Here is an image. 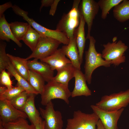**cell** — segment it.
Returning <instances> with one entry per match:
<instances>
[{"instance_id": "1f68e13d", "label": "cell", "mask_w": 129, "mask_h": 129, "mask_svg": "<svg viewBox=\"0 0 129 129\" xmlns=\"http://www.w3.org/2000/svg\"><path fill=\"white\" fill-rule=\"evenodd\" d=\"M0 74V85L5 86L8 89L12 88L14 86L12 85V81L10 78V74L9 72H6L5 70H3Z\"/></svg>"}, {"instance_id": "f546056e", "label": "cell", "mask_w": 129, "mask_h": 129, "mask_svg": "<svg viewBox=\"0 0 129 129\" xmlns=\"http://www.w3.org/2000/svg\"><path fill=\"white\" fill-rule=\"evenodd\" d=\"M6 43L3 41H0V72L7 69L10 62L9 58L6 53Z\"/></svg>"}, {"instance_id": "9a60e30c", "label": "cell", "mask_w": 129, "mask_h": 129, "mask_svg": "<svg viewBox=\"0 0 129 129\" xmlns=\"http://www.w3.org/2000/svg\"><path fill=\"white\" fill-rule=\"evenodd\" d=\"M40 60L48 64L53 70H57L68 64L71 63L70 60L66 58L61 48L58 49L51 55Z\"/></svg>"}, {"instance_id": "ac0fdd59", "label": "cell", "mask_w": 129, "mask_h": 129, "mask_svg": "<svg viewBox=\"0 0 129 129\" xmlns=\"http://www.w3.org/2000/svg\"><path fill=\"white\" fill-rule=\"evenodd\" d=\"M80 24L74 31V36L75 40L78 50L80 62L81 65L83 62V55L86 39L85 37L84 28L86 22L82 16L80 15Z\"/></svg>"}, {"instance_id": "4dcf8cb0", "label": "cell", "mask_w": 129, "mask_h": 129, "mask_svg": "<svg viewBox=\"0 0 129 129\" xmlns=\"http://www.w3.org/2000/svg\"><path fill=\"white\" fill-rule=\"evenodd\" d=\"M28 94L24 91L9 101L15 108L22 111L27 100Z\"/></svg>"}, {"instance_id": "4316f807", "label": "cell", "mask_w": 129, "mask_h": 129, "mask_svg": "<svg viewBox=\"0 0 129 129\" xmlns=\"http://www.w3.org/2000/svg\"><path fill=\"white\" fill-rule=\"evenodd\" d=\"M2 124L6 129H35V125L29 124L26 119L23 118Z\"/></svg>"}, {"instance_id": "9c48e42d", "label": "cell", "mask_w": 129, "mask_h": 129, "mask_svg": "<svg viewBox=\"0 0 129 129\" xmlns=\"http://www.w3.org/2000/svg\"><path fill=\"white\" fill-rule=\"evenodd\" d=\"M45 109L39 107L40 114L44 119L45 129H63V122L61 112L55 110L52 101Z\"/></svg>"}, {"instance_id": "603a6c76", "label": "cell", "mask_w": 129, "mask_h": 129, "mask_svg": "<svg viewBox=\"0 0 129 129\" xmlns=\"http://www.w3.org/2000/svg\"><path fill=\"white\" fill-rule=\"evenodd\" d=\"M6 69L10 75L14 77L17 81V86L22 87L28 94H33L36 95L38 94L31 86L28 81L17 72L11 62Z\"/></svg>"}, {"instance_id": "4fadbf2b", "label": "cell", "mask_w": 129, "mask_h": 129, "mask_svg": "<svg viewBox=\"0 0 129 129\" xmlns=\"http://www.w3.org/2000/svg\"><path fill=\"white\" fill-rule=\"evenodd\" d=\"M27 65L29 70L40 75L47 83L52 80L54 77V70L47 63L34 59L28 61Z\"/></svg>"}, {"instance_id": "e0dca14e", "label": "cell", "mask_w": 129, "mask_h": 129, "mask_svg": "<svg viewBox=\"0 0 129 129\" xmlns=\"http://www.w3.org/2000/svg\"><path fill=\"white\" fill-rule=\"evenodd\" d=\"M36 95L29 94L25 104L22 111L27 115L32 124L35 125L42 118L40 113L36 108L35 105V97Z\"/></svg>"}, {"instance_id": "30bf717a", "label": "cell", "mask_w": 129, "mask_h": 129, "mask_svg": "<svg viewBox=\"0 0 129 129\" xmlns=\"http://www.w3.org/2000/svg\"><path fill=\"white\" fill-rule=\"evenodd\" d=\"M99 7L98 4L94 0H81L79 10L80 15L82 16L88 27L86 39H89L90 35L93 22L98 12Z\"/></svg>"}, {"instance_id": "5bb4252c", "label": "cell", "mask_w": 129, "mask_h": 129, "mask_svg": "<svg viewBox=\"0 0 129 129\" xmlns=\"http://www.w3.org/2000/svg\"><path fill=\"white\" fill-rule=\"evenodd\" d=\"M74 77L75 78V86L71 92V97L84 96L88 97L91 95V91L88 87L84 74L81 70L76 69Z\"/></svg>"}, {"instance_id": "d590c367", "label": "cell", "mask_w": 129, "mask_h": 129, "mask_svg": "<svg viewBox=\"0 0 129 129\" xmlns=\"http://www.w3.org/2000/svg\"><path fill=\"white\" fill-rule=\"evenodd\" d=\"M35 129H45V122L41 118L40 121L35 125Z\"/></svg>"}, {"instance_id": "836d02e7", "label": "cell", "mask_w": 129, "mask_h": 129, "mask_svg": "<svg viewBox=\"0 0 129 129\" xmlns=\"http://www.w3.org/2000/svg\"><path fill=\"white\" fill-rule=\"evenodd\" d=\"M60 0H54V1L50 6L49 10V15L53 16L54 15L56 11L57 6Z\"/></svg>"}, {"instance_id": "e575fe53", "label": "cell", "mask_w": 129, "mask_h": 129, "mask_svg": "<svg viewBox=\"0 0 129 129\" xmlns=\"http://www.w3.org/2000/svg\"><path fill=\"white\" fill-rule=\"evenodd\" d=\"M54 0H42L41 1V5L40 8V11L43 7H48L50 6L54 1Z\"/></svg>"}, {"instance_id": "7c38bea8", "label": "cell", "mask_w": 129, "mask_h": 129, "mask_svg": "<svg viewBox=\"0 0 129 129\" xmlns=\"http://www.w3.org/2000/svg\"><path fill=\"white\" fill-rule=\"evenodd\" d=\"M20 118H28L24 112L16 108L9 101L0 100V121L2 124L13 121Z\"/></svg>"}, {"instance_id": "44dd1931", "label": "cell", "mask_w": 129, "mask_h": 129, "mask_svg": "<svg viewBox=\"0 0 129 129\" xmlns=\"http://www.w3.org/2000/svg\"><path fill=\"white\" fill-rule=\"evenodd\" d=\"M0 39L9 42L11 40L20 47L22 46L20 41L17 40L14 36L11 29L9 23L6 20L4 14L0 18Z\"/></svg>"}, {"instance_id": "74e56055", "label": "cell", "mask_w": 129, "mask_h": 129, "mask_svg": "<svg viewBox=\"0 0 129 129\" xmlns=\"http://www.w3.org/2000/svg\"><path fill=\"white\" fill-rule=\"evenodd\" d=\"M0 129H6L3 126L1 122L0 121Z\"/></svg>"}, {"instance_id": "d6a6232c", "label": "cell", "mask_w": 129, "mask_h": 129, "mask_svg": "<svg viewBox=\"0 0 129 129\" xmlns=\"http://www.w3.org/2000/svg\"><path fill=\"white\" fill-rule=\"evenodd\" d=\"M13 5L11 2L6 3L0 5V18L1 17L5 11L8 9L12 8Z\"/></svg>"}, {"instance_id": "484cf974", "label": "cell", "mask_w": 129, "mask_h": 129, "mask_svg": "<svg viewBox=\"0 0 129 129\" xmlns=\"http://www.w3.org/2000/svg\"><path fill=\"white\" fill-rule=\"evenodd\" d=\"M9 25L14 36L19 41L22 40L30 25L28 22H11Z\"/></svg>"}, {"instance_id": "5b68a950", "label": "cell", "mask_w": 129, "mask_h": 129, "mask_svg": "<svg viewBox=\"0 0 129 129\" xmlns=\"http://www.w3.org/2000/svg\"><path fill=\"white\" fill-rule=\"evenodd\" d=\"M116 40L114 39L112 43L108 42L102 45L104 48L101 54L103 59L111 62V64L115 66L125 62L124 53L128 48V46L122 41L119 40L117 42Z\"/></svg>"}, {"instance_id": "d6986e66", "label": "cell", "mask_w": 129, "mask_h": 129, "mask_svg": "<svg viewBox=\"0 0 129 129\" xmlns=\"http://www.w3.org/2000/svg\"><path fill=\"white\" fill-rule=\"evenodd\" d=\"M75 69L71 63L68 64L57 70V74L52 80L68 86L69 81L74 77Z\"/></svg>"}, {"instance_id": "277c9868", "label": "cell", "mask_w": 129, "mask_h": 129, "mask_svg": "<svg viewBox=\"0 0 129 129\" xmlns=\"http://www.w3.org/2000/svg\"><path fill=\"white\" fill-rule=\"evenodd\" d=\"M129 104V89L102 97L96 105L102 109L108 111L118 110L126 107Z\"/></svg>"}, {"instance_id": "83f0119b", "label": "cell", "mask_w": 129, "mask_h": 129, "mask_svg": "<svg viewBox=\"0 0 129 129\" xmlns=\"http://www.w3.org/2000/svg\"><path fill=\"white\" fill-rule=\"evenodd\" d=\"M123 0H100L98 4L102 11L101 17L103 19L107 18L108 14L113 7L120 3Z\"/></svg>"}, {"instance_id": "2e32d148", "label": "cell", "mask_w": 129, "mask_h": 129, "mask_svg": "<svg viewBox=\"0 0 129 129\" xmlns=\"http://www.w3.org/2000/svg\"><path fill=\"white\" fill-rule=\"evenodd\" d=\"M60 48L63 53L69 59L75 68L81 70L79 52L74 37L70 39L68 45H63Z\"/></svg>"}, {"instance_id": "ba28073f", "label": "cell", "mask_w": 129, "mask_h": 129, "mask_svg": "<svg viewBox=\"0 0 129 129\" xmlns=\"http://www.w3.org/2000/svg\"><path fill=\"white\" fill-rule=\"evenodd\" d=\"M61 43L53 38L41 36L35 50L26 59L28 60L32 58L40 60L48 57L58 49Z\"/></svg>"}, {"instance_id": "8fae6325", "label": "cell", "mask_w": 129, "mask_h": 129, "mask_svg": "<svg viewBox=\"0 0 129 129\" xmlns=\"http://www.w3.org/2000/svg\"><path fill=\"white\" fill-rule=\"evenodd\" d=\"M93 112L98 117L105 129H118L117 123L124 110L108 111L99 108L96 105H91Z\"/></svg>"}, {"instance_id": "ffe728a7", "label": "cell", "mask_w": 129, "mask_h": 129, "mask_svg": "<svg viewBox=\"0 0 129 129\" xmlns=\"http://www.w3.org/2000/svg\"><path fill=\"white\" fill-rule=\"evenodd\" d=\"M10 61L17 72L28 81L29 69L27 65V60L26 58L16 56L7 54Z\"/></svg>"}, {"instance_id": "52a82bcc", "label": "cell", "mask_w": 129, "mask_h": 129, "mask_svg": "<svg viewBox=\"0 0 129 129\" xmlns=\"http://www.w3.org/2000/svg\"><path fill=\"white\" fill-rule=\"evenodd\" d=\"M12 8L16 14L22 17L23 18L38 32L41 36L53 38L61 43L65 40L66 36L63 32L56 29H49L41 25L33 19L28 17L27 12L24 11L16 5H13Z\"/></svg>"}, {"instance_id": "6da1fadb", "label": "cell", "mask_w": 129, "mask_h": 129, "mask_svg": "<svg viewBox=\"0 0 129 129\" xmlns=\"http://www.w3.org/2000/svg\"><path fill=\"white\" fill-rule=\"evenodd\" d=\"M88 50L85 51V61L84 65V75L88 83H91L92 75L94 70L99 67H107L110 66L111 62L105 60L102 57L101 54L98 52L95 48V39L91 36Z\"/></svg>"}, {"instance_id": "f1b7e54d", "label": "cell", "mask_w": 129, "mask_h": 129, "mask_svg": "<svg viewBox=\"0 0 129 129\" xmlns=\"http://www.w3.org/2000/svg\"><path fill=\"white\" fill-rule=\"evenodd\" d=\"M24 91V89L19 86H14L10 89L6 88L0 91V100L10 101Z\"/></svg>"}, {"instance_id": "7402d4cb", "label": "cell", "mask_w": 129, "mask_h": 129, "mask_svg": "<svg viewBox=\"0 0 129 129\" xmlns=\"http://www.w3.org/2000/svg\"><path fill=\"white\" fill-rule=\"evenodd\" d=\"M114 18L118 21L124 22L129 20V0H123L115 6L113 11Z\"/></svg>"}, {"instance_id": "7a4b0ae2", "label": "cell", "mask_w": 129, "mask_h": 129, "mask_svg": "<svg viewBox=\"0 0 129 129\" xmlns=\"http://www.w3.org/2000/svg\"><path fill=\"white\" fill-rule=\"evenodd\" d=\"M81 0H74L71 9L64 13L56 25V29L64 33L70 39L74 37L75 30L80 23L79 6Z\"/></svg>"}, {"instance_id": "8d00e7d4", "label": "cell", "mask_w": 129, "mask_h": 129, "mask_svg": "<svg viewBox=\"0 0 129 129\" xmlns=\"http://www.w3.org/2000/svg\"><path fill=\"white\" fill-rule=\"evenodd\" d=\"M97 129H105L101 122L99 119L97 125Z\"/></svg>"}, {"instance_id": "8992f818", "label": "cell", "mask_w": 129, "mask_h": 129, "mask_svg": "<svg viewBox=\"0 0 129 129\" xmlns=\"http://www.w3.org/2000/svg\"><path fill=\"white\" fill-rule=\"evenodd\" d=\"M99 120L93 112L86 113L80 110L75 111L73 117L67 119L65 129H97Z\"/></svg>"}, {"instance_id": "3957f363", "label": "cell", "mask_w": 129, "mask_h": 129, "mask_svg": "<svg viewBox=\"0 0 129 129\" xmlns=\"http://www.w3.org/2000/svg\"><path fill=\"white\" fill-rule=\"evenodd\" d=\"M71 92L68 86L59 82L52 81L45 85L41 95V103L46 106L53 99H59L63 100L67 104L69 103Z\"/></svg>"}, {"instance_id": "d4e9b609", "label": "cell", "mask_w": 129, "mask_h": 129, "mask_svg": "<svg viewBox=\"0 0 129 129\" xmlns=\"http://www.w3.org/2000/svg\"><path fill=\"white\" fill-rule=\"evenodd\" d=\"M28 82L38 94H42L45 85L43 78L37 73L29 70Z\"/></svg>"}, {"instance_id": "f35d334b", "label": "cell", "mask_w": 129, "mask_h": 129, "mask_svg": "<svg viewBox=\"0 0 129 129\" xmlns=\"http://www.w3.org/2000/svg\"></svg>"}, {"instance_id": "cb8c5ba5", "label": "cell", "mask_w": 129, "mask_h": 129, "mask_svg": "<svg viewBox=\"0 0 129 129\" xmlns=\"http://www.w3.org/2000/svg\"><path fill=\"white\" fill-rule=\"evenodd\" d=\"M41 35L30 25L22 40L33 52L39 42Z\"/></svg>"}]
</instances>
